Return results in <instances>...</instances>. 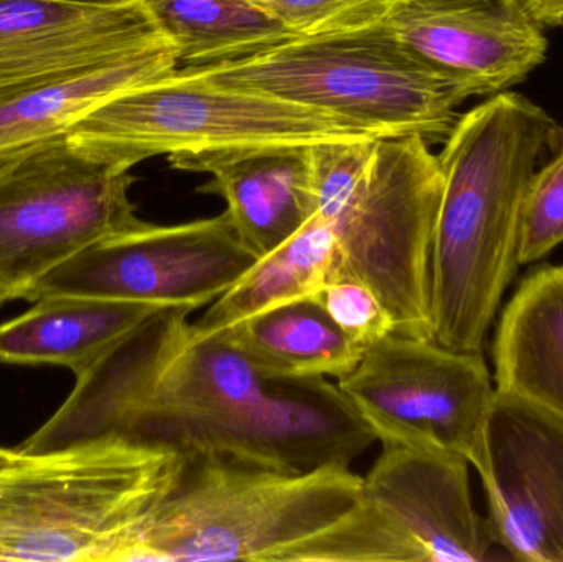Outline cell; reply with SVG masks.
<instances>
[{"instance_id": "1", "label": "cell", "mask_w": 563, "mask_h": 562, "mask_svg": "<svg viewBox=\"0 0 563 562\" xmlns=\"http://www.w3.org/2000/svg\"><path fill=\"white\" fill-rule=\"evenodd\" d=\"M135 561L406 562L350 467L285 474L211 452L187 465Z\"/></svg>"}, {"instance_id": "2", "label": "cell", "mask_w": 563, "mask_h": 562, "mask_svg": "<svg viewBox=\"0 0 563 562\" xmlns=\"http://www.w3.org/2000/svg\"><path fill=\"white\" fill-rule=\"evenodd\" d=\"M563 129L541 106L503 91L462 114L439 155L442 197L433 230V340L483 352L518 273L522 201Z\"/></svg>"}, {"instance_id": "3", "label": "cell", "mask_w": 563, "mask_h": 562, "mask_svg": "<svg viewBox=\"0 0 563 562\" xmlns=\"http://www.w3.org/2000/svg\"><path fill=\"white\" fill-rule=\"evenodd\" d=\"M314 214L336 243L333 274L369 286L397 335L433 340L430 261L442 170L420 135L308 147Z\"/></svg>"}, {"instance_id": "4", "label": "cell", "mask_w": 563, "mask_h": 562, "mask_svg": "<svg viewBox=\"0 0 563 562\" xmlns=\"http://www.w3.org/2000/svg\"><path fill=\"white\" fill-rule=\"evenodd\" d=\"M187 452L121 436L0 471V561L132 562Z\"/></svg>"}, {"instance_id": "5", "label": "cell", "mask_w": 563, "mask_h": 562, "mask_svg": "<svg viewBox=\"0 0 563 562\" xmlns=\"http://www.w3.org/2000/svg\"><path fill=\"white\" fill-rule=\"evenodd\" d=\"M178 71L328 112L374 137L420 135L429 145L450 137L456 109L476 96L465 79L407 48L387 22Z\"/></svg>"}, {"instance_id": "6", "label": "cell", "mask_w": 563, "mask_h": 562, "mask_svg": "<svg viewBox=\"0 0 563 562\" xmlns=\"http://www.w3.org/2000/svg\"><path fill=\"white\" fill-rule=\"evenodd\" d=\"M374 137L328 112L175 71L112 96L69 129L79 154L131 170L157 157Z\"/></svg>"}, {"instance_id": "7", "label": "cell", "mask_w": 563, "mask_h": 562, "mask_svg": "<svg viewBox=\"0 0 563 562\" xmlns=\"http://www.w3.org/2000/svg\"><path fill=\"white\" fill-rule=\"evenodd\" d=\"M134 175L79 154L66 135L0 162V306L86 247L144 227Z\"/></svg>"}, {"instance_id": "8", "label": "cell", "mask_w": 563, "mask_h": 562, "mask_svg": "<svg viewBox=\"0 0 563 562\" xmlns=\"http://www.w3.org/2000/svg\"><path fill=\"white\" fill-rule=\"evenodd\" d=\"M379 442L422 444L475 465L492 408V373L482 352L393 335L364 352L338 379Z\"/></svg>"}, {"instance_id": "9", "label": "cell", "mask_w": 563, "mask_h": 562, "mask_svg": "<svg viewBox=\"0 0 563 562\" xmlns=\"http://www.w3.org/2000/svg\"><path fill=\"white\" fill-rule=\"evenodd\" d=\"M260 260L227 211L106 238L46 274L25 297L88 296L201 309Z\"/></svg>"}, {"instance_id": "10", "label": "cell", "mask_w": 563, "mask_h": 562, "mask_svg": "<svg viewBox=\"0 0 563 562\" xmlns=\"http://www.w3.org/2000/svg\"><path fill=\"white\" fill-rule=\"evenodd\" d=\"M377 441L356 406L327 378H274L238 411L178 429L172 445L285 474L350 467Z\"/></svg>"}, {"instance_id": "11", "label": "cell", "mask_w": 563, "mask_h": 562, "mask_svg": "<svg viewBox=\"0 0 563 562\" xmlns=\"http://www.w3.org/2000/svg\"><path fill=\"white\" fill-rule=\"evenodd\" d=\"M495 543L526 562H563V418L496 389L478 461Z\"/></svg>"}, {"instance_id": "12", "label": "cell", "mask_w": 563, "mask_h": 562, "mask_svg": "<svg viewBox=\"0 0 563 562\" xmlns=\"http://www.w3.org/2000/svg\"><path fill=\"white\" fill-rule=\"evenodd\" d=\"M470 462L422 444L383 442L363 477L366 504L397 538L407 562L488 560L495 538L473 505Z\"/></svg>"}, {"instance_id": "13", "label": "cell", "mask_w": 563, "mask_h": 562, "mask_svg": "<svg viewBox=\"0 0 563 562\" xmlns=\"http://www.w3.org/2000/svg\"><path fill=\"white\" fill-rule=\"evenodd\" d=\"M397 38L427 62L465 79L476 96L508 91L548 55V38L519 0H400Z\"/></svg>"}, {"instance_id": "14", "label": "cell", "mask_w": 563, "mask_h": 562, "mask_svg": "<svg viewBox=\"0 0 563 562\" xmlns=\"http://www.w3.org/2000/svg\"><path fill=\"white\" fill-rule=\"evenodd\" d=\"M168 43L144 2L0 0V89Z\"/></svg>"}, {"instance_id": "15", "label": "cell", "mask_w": 563, "mask_h": 562, "mask_svg": "<svg viewBox=\"0 0 563 562\" xmlns=\"http://www.w3.org/2000/svg\"><path fill=\"white\" fill-rule=\"evenodd\" d=\"M308 147L207 152L168 157V164L210 174L198 194L223 198L241 240L263 257L314 214Z\"/></svg>"}, {"instance_id": "16", "label": "cell", "mask_w": 563, "mask_h": 562, "mask_svg": "<svg viewBox=\"0 0 563 562\" xmlns=\"http://www.w3.org/2000/svg\"><path fill=\"white\" fill-rule=\"evenodd\" d=\"M178 69L170 43L0 89V162L68 134L119 92Z\"/></svg>"}, {"instance_id": "17", "label": "cell", "mask_w": 563, "mask_h": 562, "mask_svg": "<svg viewBox=\"0 0 563 562\" xmlns=\"http://www.w3.org/2000/svg\"><path fill=\"white\" fill-rule=\"evenodd\" d=\"M267 382L223 333L194 337L190 329L122 438L172 445L178 429L244 408L263 395Z\"/></svg>"}, {"instance_id": "18", "label": "cell", "mask_w": 563, "mask_h": 562, "mask_svg": "<svg viewBox=\"0 0 563 562\" xmlns=\"http://www.w3.org/2000/svg\"><path fill=\"white\" fill-rule=\"evenodd\" d=\"M164 307L106 297H42L0 326V362L63 366L79 375Z\"/></svg>"}, {"instance_id": "19", "label": "cell", "mask_w": 563, "mask_h": 562, "mask_svg": "<svg viewBox=\"0 0 563 562\" xmlns=\"http://www.w3.org/2000/svg\"><path fill=\"white\" fill-rule=\"evenodd\" d=\"M496 389L563 418V266L529 274L493 342Z\"/></svg>"}, {"instance_id": "20", "label": "cell", "mask_w": 563, "mask_h": 562, "mask_svg": "<svg viewBox=\"0 0 563 562\" xmlns=\"http://www.w3.org/2000/svg\"><path fill=\"white\" fill-rule=\"evenodd\" d=\"M218 333L247 353L267 379H341L364 355L314 299L256 313Z\"/></svg>"}, {"instance_id": "21", "label": "cell", "mask_w": 563, "mask_h": 562, "mask_svg": "<svg viewBox=\"0 0 563 562\" xmlns=\"http://www.w3.org/2000/svg\"><path fill=\"white\" fill-rule=\"evenodd\" d=\"M336 243L313 214L294 236L260 257L210 309L191 323V335L208 337L234 323L297 300L313 299L333 273Z\"/></svg>"}, {"instance_id": "22", "label": "cell", "mask_w": 563, "mask_h": 562, "mask_svg": "<svg viewBox=\"0 0 563 562\" xmlns=\"http://www.w3.org/2000/svg\"><path fill=\"white\" fill-rule=\"evenodd\" d=\"M170 43L178 68L246 58L300 38L254 0H142Z\"/></svg>"}, {"instance_id": "23", "label": "cell", "mask_w": 563, "mask_h": 562, "mask_svg": "<svg viewBox=\"0 0 563 562\" xmlns=\"http://www.w3.org/2000/svg\"><path fill=\"white\" fill-rule=\"evenodd\" d=\"M563 243V142L532 175L522 201L519 264L538 263Z\"/></svg>"}, {"instance_id": "24", "label": "cell", "mask_w": 563, "mask_h": 562, "mask_svg": "<svg viewBox=\"0 0 563 562\" xmlns=\"http://www.w3.org/2000/svg\"><path fill=\"white\" fill-rule=\"evenodd\" d=\"M298 36L338 35L387 22L400 0H254Z\"/></svg>"}, {"instance_id": "25", "label": "cell", "mask_w": 563, "mask_h": 562, "mask_svg": "<svg viewBox=\"0 0 563 562\" xmlns=\"http://www.w3.org/2000/svg\"><path fill=\"white\" fill-rule=\"evenodd\" d=\"M313 299L343 335L363 352L396 333V323L383 300L354 277L333 274Z\"/></svg>"}, {"instance_id": "26", "label": "cell", "mask_w": 563, "mask_h": 562, "mask_svg": "<svg viewBox=\"0 0 563 562\" xmlns=\"http://www.w3.org/2000/svg\"><path fill=\"white\" fill-rule=\"evenodd\" d=\"M519 3L542 29L563 25V0H519Z\"/></svg>"}, {"instance_id": "27", "label": "cell", "mask_w": 563, "mask_h": 562, "mask_svg": "<svg viewBox=\"0 0 563 562\" xmlns=\"http://www.w3.org/2000/svg\"><path fill=\"white\" fill-rule=\"evenodd\" d=\"M26 454H22V452L16 449V451H9V449H0V471L3 469L12 467V465L20 464V462L25 461Z\"/></svg>"}, {"instance_id": "28", "label": "cell", "mask_w": 563, "mask_h": 562, "mask_svg": "<svg viewBox=\"0 0 563 562\" xmlns=\"http://www.w3.org/2000/svg\"><path fill=\"white\" fill-rule=\"evenodd\" d=\"M58 2L79 3V5L119 7L141 2V0H58Z\"/></svg>"}]
</instances>
